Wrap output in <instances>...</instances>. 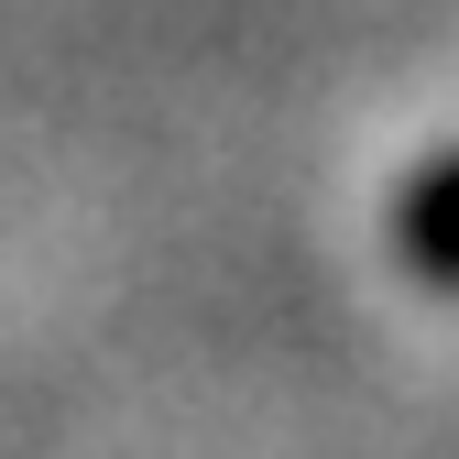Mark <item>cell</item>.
Returning a JSON list of instances; mask_svg holds the SVG:
<instances>
[{
  "label": "cell",
  "instance_id": "cell-1",
  "mask_svg": "<svg viewBox=\"0 0 459 459\" xmlns=\"http://www.w3.org/2000/svg\"><path fill=\"white\" fill-rule=\"evenodd\" d=\"M394 252L427 284H459V153H437V164L405 176V197H394Z\"/></svg>",
  "mask_w": 459,
  "mask_h": 459
}]
</instances>
